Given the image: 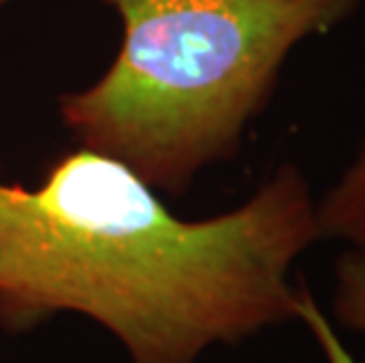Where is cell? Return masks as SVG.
I'll return each mask as SVG.
<instances>
[{"instance_id":"1","label":"cell","mask_w":365,"mask_h":363,"mask_svg":"<svg viewBox=\"0 0 365 363\" xmlns=\"http://www.w3.org/2000/svg\"><path fill=\"white\" fill-rule=\"evenodd\" d=\"M316 241V198L292 163L234 210L182 220L132 168L81 146L34 189L0 182V328L76 312L132 363H196L297 319L290 269Z\"/></svg>"},{"instance_id":"2","label":"cell","mask_w":365,"mask_h":363,"mask_svg":"<svg viewBox=\"0 0 365 363\" xmlns=\"http://www.w3.org/2000/svg\"><path fill=\"white\" fill-rule=\"evenodd\" d=\"M120 14L118 57L59 99L85 149L118 158L173 196L234 158L290 52L351 19L363 0H104Z\"/></svg>"},{"instance_id":"3","label":"cell","mask_w":365,"mask_h":363,"mask_svg":"<svg viewBox=\"0 0 365 363\" xmlns=\"http://www.w3.org/2000/svg\"><path fill=\"white\" fill-rule=\"evenodd\" d=\"M321 238H335L365 252V133L335 184L316 200Z\"/></svg>"},{"instance_id":"4","label":"cell","mask_w":365,"mask_h":363,"mask_svg":"<svg viewBox=\"0 0 365 363\" xmlns=\"http://www.w3.org/2000/svg\"><path fill=\"white\" fill-rule=\"evenodd\" d=\"M332 316L341 328L365 335V252L346 248L337 257Z\"/></svg>"},{"instance_id":"5","label":"cell","mask_w":365,"mask_h":363,"mask_svg":"<svg viewBox=\"0 0 365 363\" xmlns=\"http://www.w3.org/2000/svg\"><path fill=\"white\" fill-rule=\"evenodd\" d=\"M297 319L307 323V328L312 330L314 339L321 347L328 363H359L351 352L346 349L344 342L339 339L335 326L330 323L328 316L323 314V309L318 307L312 290L307 288V283H299V300H297Z\"/></svg>"}]
</instances>
